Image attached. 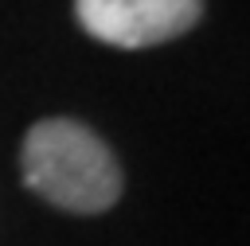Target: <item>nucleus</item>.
<instances>
[{
    "mask_svg": "<svg viewBox=\"0 0 250 246\" xmlns=\"http://www.w3.org/2000/svg\"><path fill=\"white\" fill-rule=\"evenodd\" d=\"M23 184L74 215H102L121 199V164L109 144L74 117H43L27 129L23 148Z\"/></svg>",
    "mask_w": 250,
    "mask_h": 246,
    "instance_id": "obj_1",
    "label": "nucleus"
},
{
    "mask_svg": "<svg viewBox=\"0 0 250 246\" xmlns=\"http://www.w3.org/2000/svg\"><path fill=\"white\" fill-rule=\"evenodd\" d=\"M74 20L109 47L141 51L188 35L203 20V0H74Z\"/></svg>",
    "mask_w": 250,
    "mask_h": 246,
    "instance_id": "obj_2",
    "label": "nucleus"
}]
</instances>
